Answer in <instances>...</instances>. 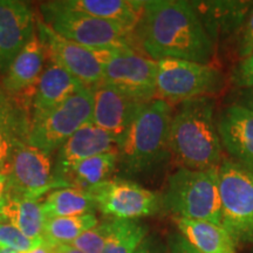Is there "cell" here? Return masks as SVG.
Returning <instances> with one entry per match:
<instances>
[{"label": "cell", "mask_w": 253, "mask_h": 253, "mask_svg": "<svg viewBox=\"0 0 253 253\" xmlns=\"http://www.w3.org/2000/svg\"><path fill=\"white\" fill-rule=\"evenodd\" d=\"M86 86L58 63L48 60V65L37 82L32 96L33 115L54 108ZM32 115V116H33Z\"/></svg>", "instance_id": "cell-19"}, {"label": "cell", "mask_w": 253, "mask_h": 253, "mask_svg": "<svg viewBox=\"0 0 253 253\" xmlns=\"http://www.w3.org/2000/svg\"><path fill=\"white\" fill-rule=\"evenodd\" d=\"M7 178L5 194L37 199L54 188L66 186L53 176L50 155L21 141L1 170Z\"/></svg>", "instance_id": "cell-10"}, {"label": "cell", "mask_w": 253, "mask_h": 253, "mask_svg": "<svg viewBox=\"0 0 253 253\" xmlns=\"http://www.w3.org/2000/svg\"><path fill=\"white\" fill-rule=\"evenodd\" d=\"M37 28L47 49V59L58 63L90 89L102 84L104 66L116 52L122 50L81 46L60 36L41 19H37Z\"/></svg>", "instance_id": "cell-9"}, {"label": "cell", "mask_w": 253, "mask_h": 253, "mask_svg": "<svg viewBox=\"0 0 253 253\" xmlns=\"http://www.w3.org/2000/svg\"><path fill=\"white\" fill-rule=\"evenodd\" d=\"M6 182H7L6 176L4 173L0 172V202H1V199L4 198V195L6 191Z\"/></svg>", "instance_id": "cell-36"}, {"label": "cell", "mask_w": 253, "mask_h": 253, "mask_svg": "<svg viewBox=\"0 0 253 253\" xmlns=\"http://www.w3.org/2000/svg\"><path fill=\"white\" fill-rule=\"evenodd\" d=\"M220 143L237 163L253 169V112L233 103L221 113L217 123Z\"/></svg>", "instance_id": "cell-16"}, {"label": "cell", "mask_w": 253, "mask_h": 253, "mask_svg": "<svg viewBox=\"0 0 253 253\" xmlns=\"http://www.w3.org/2000/svg\"><path fill=\"white\" fill-rule=\"evenodd\" d=\"M157 61L135 49L119 50L106 63L102 84L126 96L148 103L157 99Z\"/></svg>", "instance_id": "cell-12"}, {"label": "cell", "mask_w": 253, "mask_h": 253, "mask_svg": "<svg viewBox=\"0 0 253 253\" xmlns=\"http://www.w3.org/2000/svg\"><path fill=\"white\" fill-rule=\"evenodd\" d=\"M45 219L37 199L5 194L0 202V220H7L31 239H43Z\"/></svg>", "instance_id": "cell-21"}, {"label": "cell", "mask_w": 253, "mask_h": 253, "mask_svg": "<svg viewBox=\"0 0 253 253\" xmlns=\"http://www.w3.org/2000/svg\"><path fill=\"white\" fill-rule=\"evenodd\" d=\"M169 253H201L183 237L181 233H173L169 237Z\"/></svg>", "instance_id": "cell-32"}, {"label": "cell", "mask_w": 253, "mask_h": 253, "mask_svg": "<svg viewBox=\"0 0 253 253\" xmlns=\"http://www.w3.org/2000/svg\"><path fill=\"white\" fill-rule=\"evenodd\" d=\"M41 13L45 23L66 39L94 49H134V31L121 25L65 11L43 2Z\"/></svg>", "instance_id": "cell-6"}, {"label": "cell", "mask_w": 253, "mask_h": 253, "mask_svg": "<svg viewBox=\"0 0 253 253\" xmlns=\"http://www.w3.org/2000/svg\"><path fill=\"white\" fill-rule=\"evenodd\" d=\"M0 253H20V252H17V251H14V250H11V249L0 248Z\"/></svg>", "instance_id": "cell-38"}, {"label": "cell", "mask_w": 253, "mask_h": 253, "mask_svg": "<svg viewBox=\"0 0 253 253\" xmlns=\"http://www.w3.org/2000/svg\"><path fill=\"white\" fill-rule=\"evenodd\" d=\"M41 204L46 218L80 216L93 213L97 209L94 198L87 191L75 188L53 190Z\"/></svg>", "instance_id": "cell-25"}, {"label": "cell", "mask_w": 253, "mask_h": 253, "mask_svg": "<svg viewBox=\"0 0 253 253\" xmlns=\"http://www.w3.org/2000/svg\"><path fill=\"white\" fill-rule=\"evenodd\" d=\"M52 250L55 253H82L69 244H59L52 246Z\"/></svg>", "instance_id": "cell-35"}, {"label": "cell", "mask_w": 253, "mask_h": 253, "mask_svg": "<svg viewBox=\"0 0 253 253\" xmlns=\"http://www.w3.org/2000/svg\"><path fill=\"white\" fill-rule=\"evenodd\" d=\"M238 103L243 104V106H245L246 108L251 109L253 112V88L245 89V91L242 95V100Z\"/></svg>", "instance_id": "cell-33"}, {"label": "cell", "mask_w": 253, "mask_h": 253, "mask_svg": "<svg viewBox=\"0 0 253 253\" xmlns=\"http://www.w3.org/2000/svg\"><path fill=\"white\" fill-rule=\"evenodd\" d=\"M178 232L201 253H237L236 244L219 224L173 217Z\"/></svg>", "instance_id": "cell-22"}, {"label": "cell", "mask_w": 253, "mask_h": 253, "mask_svg": "<svg viewBox=\"0 0 253 253\" xmlns=\"http://www.w3.org/2000/svg\"><path fill=\"white\" fill-rule=\"evenodd\" d=\"M232 82L244 89L253 88V53L237 65L232 74Z\"/></svg>", "instance_id": "cell-30"}, {"label": "cell", "mask_w": 253, "mask_h": 253, "mask_svg": "<svg viewBox=\"0 0 253 253\" xmlns=\"http://www.w3.org/2000/svg\"><path fill=\"white\" fill-rule=\"evenodd\" d=\"M169 147L182 168L204 170L220 166L221 143L210 96L181 104L170 123Z\"/></svg>", "instance_id": "cell-2"}, {"label": "cell", "mask_w": 253, "mask_h": 253, "mask_svg": "<svg viewBox=\"0 0 253 253\" xmlns=\"http://www.w3.org/2000/svg\"><path fill=\"white\" fill-rule=\"evenodd\" d=\"M93 123L107 131L118 143L147 103L126 96L115 88L101 84L93 88Z\"/></svg>", "instance_id": "cell-13"}, {"label": "cell", "mask_w": 253, "mask_h": 253, "mask_svg": "<svg viewBox=\"0 0 253 253\" xmlns=\"http://www.w3.org/2000/svg\"><path fill=\"white\" fill-rule=\"evenodd\" d=\"M47 49L38 33L28 40L2 77V89L11 96L36 88L45 69Z\"/></svg>", "instance_id": "cell-17"}, {"label": "cell", "mask_w": 253, "mask_h": 253, "mask_svg": "<svg viewBox=\"0 0 253 253\" xmlns=\"http://www.w3.org/2000/svg\"><path fill=\"white\" fill-rule=\"evenodd\" d=\"M42 245H46L45 238L31 239L15 226L0 221V248L11 249L23 253Z\"/></svg>", "instance_id": "cell-29"}, {"label": "cell", "mask_w": 253, "mask_h": 253, "mask_svg": "<svg viewBox=\"0 0 253 253\" xmlns=\"http://www.w3.org/2000/svg\"><path fill=\"white\" fill-rule=\"evenodd\" d=\"M28 123L23 108L0 87V172L15 145L26 141Z\"/></svg>", "instance_id": "cell-23"}, {"label": "cell", "mask_w": 253, "mask_h": 253, "mask_svg": "<svg viewBox=\"0 0 253 253\" xmlns=\"http://www.w3.org/2000/svg\"><path fill=\"white\" fill-rule=\"evenodd\" d=\"M87 192L101 212L116 219L136 220L154 216L163 208L162 196L122 178H109Z\"/></svg>", "instance_id": "cell-11"}, {"label": "cell", "mask_w": 253, "mask_h": 253, "mask_svg": "<svg viewBox=\"0 0 253 253\" xmlns=\"http://www.w3.org/2000/svg\"><path fill=\"white\" fill-rule=\"evenodd\" d=\"M112 220V230L102 253H134L141 243L147 238L148 229L137 220Z\"/></svg>", "instance_id": "cell-27"}, {"label": "cell", "mask_w": 253, "mask_h": 253, "mask_svg": "<svg viewBox=\"0 0 253 253\" xmlns=\"http://www.w3.org/2000/svg\"><path fill=\"white\" fill-rule=\"evenodd\" d=\"M224 78L216 67L179 59L157 61V99L169 102L210 96L223 88Z\"/></svg>", "instance_id": "cell-8"}, {"label": "cell", "mask_w": 253, "mask_h": 253, "mask_svg": "<svg viewBox=\"0 0 253 253\" xmlns=\"http://www.w3.org/2000/svg\"><path fill=\"white\" fill-rule=\"evenodd\" d=\"M238 53L242 59L246 58V56L253 53V9L250 13L244 31H243L242 38H240Z\"/></svg>", "instance_id": "cell-31"}, {"label": "cell", "mask_w": 253, "mask_h": 253, "mask_svg": "<svg viewBox=\"0 0 253 253\" xmlns=\"http://www.w3.org/2000/svg\"><path fill=\"white\" fill-rule=\"evenodd\" d=\"M97 224L99 220L94 213L46 218L43 224V238L50 248L59 244H71L82 233Z\"/></svg>", "instance_id": "cell-26"}, {"label": "cell", "mask_w": 253, "mask_h": 253, "mask_svg": "<svg viewBox=\"0 0 253 253\" xmlns=\"http://www.w3.org/2000/svg\"><path fill=\"white\" fill-rule=\"evenodd\" d=\"M36 21L27 2L0 0V77L34 36Z\"/></svg>", "instance_id": "cell-14"}, {"label": "cell", "mask_w": 253, "mask_h": 253, "mask_svg": "<svg viewBox=\"0 0 253 253\" xmlns=\"http://www.w3.org/2000/svg\"><path fill=\"white\" fill-rule=\"evenodd\" d=\"M110 230L112 220H104L82 233L69 245L82 253H102L109 238Z\"/></svg>", "instance_id": "cell-28"}, {"label": "cell", "mask_w": 253, "mask_h": 253, "mask_svg": "<svg viewBox=\"0 0 253 253\" xmlns=\"http://www.w3.org/2000/svg\"><path fill=\"white\" fill-rule=\"evenodd\" d=\"M162 201L163 208L175 217L221 225L218 168L204 170L181 168L168 179Z\"/></svg>", "instance_id": "cell-4"}, {"label": "cell", "mask_w": 253, "mask_h": 253, "mask_svg": "<svg viewBox=\"0 0 253 253\" xmlns=\"http://www.w3.org/2000/svg\"><path fill=\"white\" fill-rule=\"evenodd\" d=\"M49 2L56 8L112 21L134 32L141 20L144 5V1L134 0H60Z\"/></svg>", "instance_id": "cell-18"}, {"label": "cell", "mask_w": 253, "mask_h": 253, "mask_svg": "<svg viewBox=\"0 0 253 253\" xmlns=\"http://www.w3.org/2000/svg\"><path fill=\"white\" fill-rule=\"evenodd\" d=\"M171 119L170 103L161 99L148 102L138 113L118 147L119 163L128 175L148 173L166 161Z\"/></svg>", "instance_id": "cell-3"}, {"label": "cell", "mask_w": 253, "mask_h": 253, "mask_svg": "<svg viewBox=\"0 0 253 253\" xmlns=\"http://www.w3.org/2000/svg\"><path fill=\"white\" fill-rule=\"evenodd\" d=\"M221 226L236 246L253 245V169L226 160L218 167Z\"/></svg>", "instance_id": "cell-5"}, {"label": "cell", "mask_w": 253, "mask_h": 253, "mask_svg": "<svg viewBox=\"0 0 253 253\" xmlns=\"http://www.w3.org/2000/svg\"><path fill=\"white\" fill-rule=\"evenodd\" d=\"M90 122H93V90L84 87L54 108L32 116L26 142L50 155Z\"/></svg>", "instance_id": "cell-7"}, {"label": "cell", "mask_w": 253, "mask_h": 253, "mask_svg": "<svg viewBox=\"0 0 253 253\" xmlns=\"http://www.w3.org/2000/svg\"><path fill=\"white\" fill-rule=\"evenodd\" d=\"M134 253H157L155 251L153 244L148 238H145L143 242L141 243V245L136 249V251Z\"/></svg>", "instance_id": "cell-34"}, {"label": "cell", "mask_w": 253, "mask_h": 253, "mask_svg": "<svg viewBox=\"0 0 253 253\" xmlns=\"http://www.w3.org/2000/svg\"><path fill=\"white\" fill-rule=\"evenodd\" d=\"M134 42H138L148 58L155 61L179 59L208 63L214 52L213 41L194 6L184 0L144 1Z\"/></svg>", "instance_id": "cell-1"}, {"label": "cell", "mask_w": 253, "mask_h": 253, "mask_svg": "<svg viewBox=\"0 0 253 253\" xmlns=\"http://www.w3.org/2000/svg\"><path fill=\"white\" fill-rule=\"evenodd\" d=\"M114 150L119 149L118 143L112 136L93 122L88 123L72 135L58 149L53 176L66 186H69L67 177L78 163L86 158Z\"/></svg>", "instance_id": "cell-15"}, {"label": "cell", "mask_w": 253, "mask_h": 253, "mask_svg": "<svg viewBox=\"0 0 253 253\" xmlns=\"http://www.w3.org/2000/svg\"><path fill=\"white\" fill-rule=\"evenodd\" d=\"M118 164L119 150L86 158L73 168L67 177V183L71 188L88 191L100 183L108 181Z\"/></svg>", "instance_id": "cell-24"}, {"label": "cell", "mask_w": 253, "mask_h": 253, "mask_svg": "<svg viewBox=\"0 0 253 253\" xmlns=\"http://www.w3.org/2000/svg\"><path fill=\"white\" fill-rule=\"evenodd\" d=\"M199 20L213 41L236 31L249 13L251 2L244 1H190Z\"/></svg>", "instance_id": "cell-20"}, {"label": "cell", "mask_w": 253, "mask_h": 253, "mask_svg": "<svg viewBox=\"0 0 253 253\" xmlns=\"http://www.w3.org/2000/svg\"><path fill=\"white\" fill-rule=\"evenodd\" d=\"M23 253H52V249H50V246L46 244V245L40 246V248L33 249V250H31V251L23 252Z\"/></svg>", "instance_id": "cell-37"}]
</instances>
